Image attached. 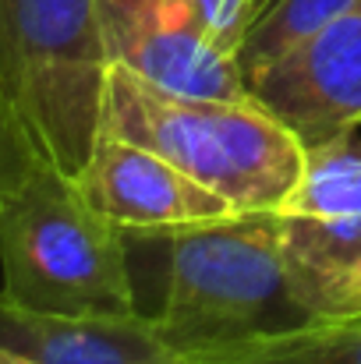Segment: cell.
<instances>
[{
    "label": "cell",
    "mask_w": 361,
    "mask_h": 364,
    "mask_svg": "<svg viewBox=\"0 0 361 364\" xmlns=\"http://www.w3.org/2000/svg\"><path fill=\"white\" fill-rule=\"evenodd\" d=\"M262 4H266V0H258V7H262Z\"/></svg>",
    "instance_id": "2e32d148"
},
{
    "label": "cell",
    "mask_w": 361,
    "mask_h": 364,
    "mask_svg": "<svg viewBox=\"0 0 361 364\" xmlns=\"http://www.w3.org/2000/svg\"><path fill=\"white\" fill-rule=\"evenodd\" d=\"M36 141L25 131V124L18 121V114L4 103L0 96V184H7L14 173L25 170V163L36 156Z\"/></svg>",
    "instance_id": "5bb4252c"
},
{
    "label": "cell",
    "mask_w": 361,
    "mask_h": 364,
    "mask_svg": "<svg viewBox=\"0 0 361 364\" xmlns=\"http://www.w3.org/2000/svg\"><path fill=\"white\" fill-rule=\"evenodd\" d=\"M0 347L32 364H181L156 315L36 311L0 297Z\"/></svg>",
    "instance_id": "ba28073f"
},
{
    "label": "cell",
    "mask_w": 361,
    "mask_h": 364,
    "mask_svg": "<svg viewBox=\"0 0 361 364\" xmlns=\"http://www.w3.org/2000/svg\"><path fill=\"white\" fill-rule=\"evenodd\" d=\"M280 251L308 318H361V216H280Z\"/></svg>",
    "instance_id": "9c48e42d"
},
{
    "label": "cell",
    "mask_w": 361,
    "mask_h": 364,
    "mask_svg": "<svg viewBox=\"0 0 361 364\" xmlns=\"http://www.w3.org/2000/svg\"><path fill=\"white\" fill-rule=\"evenodd\" d=\"M181 4L216 46L238 57V43L258 11V0H181Z\"/></svg>",
    "instance_id": "4fadbf2b"
},
{
    "label": "cell",
    "mask_w": 361,
    "mask_h": 364,
    "mask_svg": "<svg viewBox=\"0 0 361 364\" xmlns=\"http://www.w3.org/2000/svg\"><path fill=\"white\" fill-rule=\"evenodd\" d=\"M0 364H32V361L21 358V354H14V350H7V347H0Z\"/></svg>",
    "instance_id": "9a60e30c"
},
{
    "label": "cell",
    "mask_w": 361,
    "mask_h": 364,
    "mask_svg": "<svg viewBox=\"0 0 361 364\" xmlns=\"http://www.w3.org/2000/svg\"><path fill=\"white\" fill-rule=\"evenodd\" d=\"M107 78L100 0H0V96L71 177L100 138Z\"/></svg>",
    "instance_id": "277c9868"
},
{
    "label": "cell",
    "mask_w": 361,
    "mask_h": 364,
    "mask_svg": "<svg viewBox=\"0 0 361 364\" xmlns=\"http://www.w3.org/2000/svg\"><path fill=\"white\" fill-rule=\"evenodd\" d=\"M248 92L305 149L361 127V4L280 57Z\"/></svg>",
    "instance_id": "8992f818"
},
{
    "label": "cell",
    "mask_w": 361,
    "mask_h": 364,
    "mask_svg": "<svg viewBox=\"0 0 361 364\" xmlns=\"http://www.w3.org/2000/svg\"><path fill=\"white\" fill-rule=\"evenodd\" d=\"M280 216H361V141L355 131L305 149L301 177Z\"/></svg>",
    "instance_id": "7c38bea8"
},
{
    "label": "cell",
    "mask_w": 361,
    "mask_h": 364,
    "mask_svg": "<svg viewBox=\"0 0 361 364\" xmlns=\"http://www.w3.org/2000/svg\"><path fill=\"white\" fill-rule=\"evenodd\" d=\"M75 181L82 195L127 234H167L238 213L227 198L177 170L159 152L107 131H100L93 156Z\"/></svg>",
    "instance_id": "52a82bcc"
},
{
    "label": "cell",
    "mask_w": 361,
    "mask_h": 364,
    "mask_svg": "<svg viewBox=\"0 0 361 364\" xmlns=\"http://www.w3.org/2000/svg\"><path fill=\"white\" fill-rule=\"evenodd\" d=\"M159 237L167 287L156 322L181 354L312 322L287 279L280 213H234Z\"/></svg>",
    "instance_id": "3957f363"
},
{
    "label": "cell",
    "mask_w": 361,
    "mask_h": 364,
    "mask_svg": "<svg viewBox=\"0 0 361 364\" xmlns=\"http://www.w3.org/2000/svg\"><path fill=\"white\" fill-rule=\"evenodd\" d=\"M100 131L159 152L238 213H280L305 163V145L255 100L170 96L117 64Z\"/></svg>",
    "instance_id": "7a4b0ae2"
},
{
    "label": "cell",
    "mask_w": 361,
    "mask_h": 364,
    "mask_svg": "<svg viewBox=\"0 0 361 364\" xmlns=\"http://www.w3.org/2000/svg\"><path fill=\"white\" fill-rule=\"evenodd\" d=\"M181 364H361V318H312L294 329L184 350Z\"/></svg>",
    "instance_id": "30bf717a"
},
{
    "label": "cell",
    "mask_w": 361,
    "mask_h": 364,
    "mask_svg": "<svg viewBox=\"0 0 361 364\" xmlns=\"http://www.w3.org/2000/svg\"><path fill=\"white\" fill-rule=\"evenodd\" d=\"M110 68L184 100H251L238 57L216 46L181 0H100Z\"/></svg>",
    "instance_id": "5b68a950"
},
{
    "label": "cell",
    "mask_w": 361,
    "mask_h": 364,
    "mask_svg": "<svg viewBox=\"0 0 361 364\" xmlns=\"http://www.w3.org/2000/svg\"><path fill=\"white\" fill-rule=\"evenodd\" d=\"M127 230L36 152L0 184V297L61 315L135 311Z\"/></svg>",
    "instance_id": "6da1fadb"
},
{
    "label": "cell",
    "mask_w": 361,
    "mask_h": 364,
    "mask_svg": "<svg viewBox=\"0 0 361 364\" xmlns=\"http://www.w3.org/2000/svg\"><path fill=\"white\" fill-rule=\"evenodd\" d=\"M358 4L361 0H266L238 43V68L244 85H251L280 57H287L294 46H301Z\"/></svg>",
    "instance_id": "8fae6325"
}]
</instances>
